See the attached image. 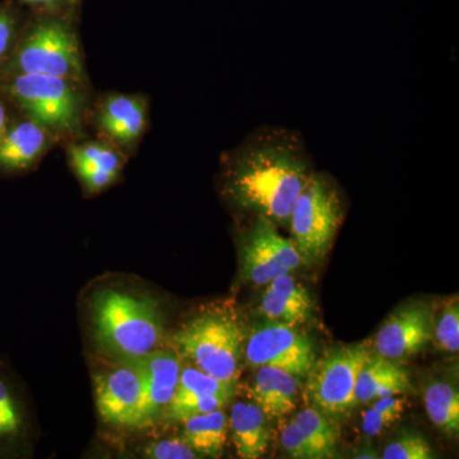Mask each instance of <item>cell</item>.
Segmentation results:
<instances>
[{
  "mask_svg": "<svg viewBox=\"0 0 459 459\" xmlns=\"http://www.w3.org/2000/svg\"><path fill=\"white\" fill-rule=\"evenodd\" d=\"M314 171L301 133L258 126L223 153L222 195L238 210L287 228L292 205Z\"/></svg>",
  "mask_w": 459,
  "mask_h": 459,
  "instance_id": "obj_1",
  "label": "cell"
},
{
  "mask_svg": "<svg viewBox=\"0 0 459 459\" xmlns=\"http://www.w3.org/2000/svg\"><path fill=\"white\" fill-rule=\"evenodd\" d=\"M0 99L48 129L59 146L87 137L90 84L48 74L3 75Z\"/></svg>",
  "mask_w": 459,
  "mask_h": 459,
  "instance_id": "obj_2",
  "label": "cell"
},
{
  "mask_svg": "<svg viewBox=\"0 0 459 459\" xmlns=\"http://www.w3.org/2000/svg\"><path fill=\"white\" fill-rule=\"evenodd\" d=\"M81 18L30 13L3 75L48 74L90 84L80 36Z\"/></svg>",
  "mask_w": 459,
  "mask_h": 459,
  "instance_id": "obj_3",
  "label": "cell"
},
{
  "mask_svg": "<svg viewBox=\"0 0 459 459\" xmlns=\"http://www.w3.org/2000/svg\"><path fill=\"white\" fill-rule=\"evenodd\" d=\"M92 322L100 346L119 359L153 351L164 333L156 300L113 290H105L93 299Z\"/></svg>",
  "mask_w": 459,
  "mask_h": 459,
  "instance_id": "obj_4",
  "label": "cell"
},
{
  "mask_svg": "<svg viewBox=\"0 0 459 459\" xmlns=\"http://www.w3.org/2000/svg\"><path fill=\"white\" fill-rule=\"evenodd\" d=\"M246 331L229 310H208L175 333L179 351L195 368L225 382H238L246 347Z\"/></svg>",
  "mask_w": 459,
  "mask_h": 459,
  "instance_id": "obj_5",
  "label": "cell"
},
{
  "mask_svg": "<svg viewBox=\"0 0 459 459\" xmlns=\"http://www.w3.org/2000/svg\"><path fill=\"white\" fill-rule=\"evenodd\" d=\"M343 217L340 188L329 175L314 171L292 205L287 226L304 261H316L327 255Z\"/></svg>",
  "mask_w": 459,
  "mask_h": 459,
  "instance_id": "obj_6",
  "label": "cell"
},
{
  "mask_svg": "<svg viewBox=\"0 0 459 459\" xmlns=\"http://www.w3.org/2000/svg\"><path fill=\"white\" fill-rule=\"evenodd\" d=\"M371 355L370 347L362 342L338 347L316 360L305 385L312 407L329 418L346 415L355 409L356 380Z\"/></svg>",
  "mask_w": 459,
  "mask_h": 459,
  "instance_id": "obj_7",
  "label": "cell"
},
{
  "mask_svg": "<svg viewBox=\"0 0 459 459\" xmlns=\"http://www.w3.org/2000/svg\"><path fill=\"white\" fill-rule=\"evenodd\" d=\"M150 126V99L144 93L105 92L92 98L87 129L113 143L126 157L137 152Z\"/></svg>",
  "mask_w": 459,
  "mask_h": 459,
  "instance_id": "obj_8",
  "label": "cell"
},
{
  "mask_svg": "<svg viewBox=\"0 0 459 459\" xmlns=\"http://www.w3.org/2000/svg\"><path fill=\"white\" fill-rule=\"evenodd\" d=\"M240 258L241 274L255 285H267L304 261L292 240L281 235L279 226L262 216H253L241 237Z\"/></svg>",
  "mask_w": 459,
  "mask_h": 459,
  "instance_id": "obj_9",
  "label": "cell"
},
{
  "mask_svg": "<svg viewBox=\"0 0 459 459\" xmlns=\"http://www.w3.org/2000/svg\"><path fill=\"white\" fill-rule=\"evenodd\" d=\"M244 358L252 368L273 367L307 377L316 360L309 337L292 325L270 322L247 338Z\"/></svg>",
  "mask_w": 459,
  "mask_h": 459,
  "instance_id": "obj_10",
  "label": "cell"
},
{
  "mask_svg": "<svg viewBox=\"0 0 459 459\" xmlns=\"http://www.w3.org/2000/svg\"><path fill=\"white\" fill-rule=\"evenodd\" d=\"M434 314L424 301L402 305L377 331L376 353L394 361H403L416 355L433 340Z\"/></svg>",
  "mask_w": 459,
  "mask_h": 459,
  "instance_id": "obj_11",
  "label": "cell"
},
{
  "mask_svg": "<svg viewBox=\"0 0 459 459\" xmlns=\"http://www.w3.org/2000/svg\"><path fill=\"white\" fill-rule=\"evenodd\" d=\"M119 367L93 377L100 418L117 428H140L142 380L137 369L120 360Z\"/></svg>",
  "mask_w": 459,
  "mask_h": 459,
  "instance_id": "obj_12",
  "label": "cell"
},
{
  "mask_svg": "<svg viewBox=\"0 0 459 459\" xmlns=\"http://www.w3.org/2000/svg\"><path fill=\"white\" fill-rule=\"evenodd\" d=\"M137 369L142 380L140 428L155 424L174 398L181 373L177 353L153 350L137 358L120 359Z\"/></svg>",
  "mask_w": 459,
  "mask_h": 459,
  "instance_id": "obj_13",
  "label": "cell"
},
{
  "mask_svg": "<svg viewBox=\"0 0 459 459\" xmlns=\"http://www.w3.org/2000/svg\"><path fill=\"white\" fill-rule=\"evenodd\" d=\"M280 440L291 458L331 459L337 455L340 430L329 416L307 407L282 428Z\"/></svg>",
  "mask_w": 459,
  "mask_h": 459,
  "instance_id": "obj_14",
  "label": "cell"
},
{
  "mask_svg": "<svg viewBox=\"0 0 459 459\" xmlns=\"http://www.w3.org/2000/svg\"><path fill=\"white\" fill-rule=\"evenodd\" d=\"M59 143L48 129L14 111L0 138V175L13 177L32 170Z\"/></svg>",
  "mask_w": 459,
  "mask_h": 459,
  "instance_id": "obj_15",
  "label": "cell"
},
{
  "mask_svg": "<svg viewBox=\"0 0 459 459\" xmlns=\"http://www.w3.org/2000/svg\"><path fill=\"white\" fill-rule=\"evenodd\" d=\"M259 312L270 322L296 327L312 316V296L291 274H281L267 283Z\"/></svg>",
  "mask_w": 459,
  "mask_h": 459,
  "instance_id": "obj_16",
  "label": "cell"
},
{
  "mask_svg": "<svg viewBox=\"0 0 459 459\" xmlns=\"http://www.w3.org/2000/svg\"><path fill=\"white\" fill-rule=\"evenodd\" d=\"M411 391L412 385L409 371L400 362L373 353L359 373L353 404L356 407L389 395L407 394Z\"/></svg>",
  "mask_w": 459,
  "mask_h": 459,
  "instance_id": "obj_17",
  "label": "cell"
},
{
  "mask_svg": "<svg viewBox=\"0 0 459 459\" xmlns=\"http://www.w3.org/2000/svg\"><path fill=\"white\" fill-rule=\"evenodd\" d=\"M300 377L273 367L256 368L252 397L268 419L290 415L298 404Z\"/></svg>",
  "mask_w": 459,
  "mask_h": 459,
  "instance_id": "obj_18",
  "label": "cell"
},
{
  "mask_svg": "<svg viewBox=\"0 0 459 459\" xmlns=\"http://www.w3.org/2000/svg\"><path fill=\"white\" fill-rule=\"evenodd\" d=\"M230 429L237 455L244 459L261 458L270 444L268 418L255 402H237L230 413Z\"/></svg>",
  "mask_w": 459,
  "mask_h": 459,
  "instance_id": "obj_19",
  "label": "cell"
},
{
  "mask_svg": "<svg viewBox=\"0 0 459 459\" xmlns=\"http://www.w3.org/2000/svg\"><path fill=\"white\" fill-rule=\"evenodd\" d=\"M181 439L198 455L221 457L228 442L229 422L222 410L184 420Z\"/></svg>",
  "mask_w": 459,
  "mask_h": 459,
  "instance_id": "obj_20",
  "label": "cell"
},
{
  "mask_svg": "<svg viewBox=\"0 0 459 459\" xmlns=\"http://www.w3.org/2000/svg\"><path fill=\"white\" fill-rule=\"evenodd\" d=\"M25 434V406L13 380L0 368V455L16 451Z\"/></svg>",
  "mask_w": 459,
  "mask_h": 459,
  "instance_id": "obj_21",
  "label": "cell"
},
{
  "mask_svg": "<svg viewBox=\"0 0 459 459\" xmlns=\"http://www.w3.org/2000/svg\"><path fill=\"white\" fill-rule=\"evenodd\" d=\"M63 147L65 148L66 159L71 168L86 166L96 170L110 172L117 178L122 174L128 159L119 148L100 137H83L69 142Z\"/></svg>",
  "mask_w": 459,
  "mask_h": 459,
  "instance_id": "obj_22",
  "label": "cell"
},
{
  "mask_svg": "<svg viewBox=\"0 0 459 459\" xmlns=\"http://www.w3.org/2000/svg\"><path fill=\"white\" fill-rule=\"evenodd\" d=\"M424 403L431 422L451 435L459 431V394L455 383L434 379L424 391Z\"/></svg>",
  "mask_w": 459,
  "mask_h": 459,
  "instance_id": "obj_23",
  "label": "cell"
},
{
  "mask_svg": "<svg viewBox=\"0 0 459 459\" xmlns=\"http://www.w3.org/2000/svg\"><path fill=\"white\" fill-rule=\"evenodd\" d=\"M238 382L217 379L198 368L181 369L179 383L172 400L197 397V395H223L232 400L237 392ZM171 400V401H172Z\"/></svg>",
  "mask_w": 459,
  "mask_h": 459,
  "instance_id": "obj_24",
  "label": "cell"
},
{
  "mask_svg": "<svg viewBox=\"0 0 459 459\" xmlns=\"http://www.w3.org/2000/svg\"><path fill=\"white\" fill-rule=\"evenodd\" d=\"M407 401L403 394L389 395L374 401L362 416L361 429L368 437H377L394 427L403 415Z\"/></svg>",
  "mask_w": 459,
  "mask_h": 459,
  "instance_id": "obj_25",
  "label": "cell"
},
{
  "mask_svg": "<svg viewBox=\"0 0 459 459\" xmlns=\"http://www.w3.org/2000/svg\"><path fill=\"white\" fill-rule=\"evenodd\" d=\"M27 16L26 9L0 0V74L16 50Z\"/></svg>",
  "mask_w": 459,
  "mask_h": 459,
  "instance_id": "obj_26",
  "label": "cell"
},
{
  "mask_svg": "<svg viewBox=\"0 0 459 459\" xmlns=\"http://www.w3.org/2000/svg\"><path fill=\"white\" fill-rule=\"evenodd\" d=\"M230 401H231L230 398L223 397V395H197V397L179 398V400L170 402L165 413H168L171 420L183 422L184 420L192 418V416L222 410V407L226 406Z\"/></svg>",
  "mask_w": 459,
  "mask_h": 459,
  "instance_id": "obj_27",
  "label": "cell"
},
{
  "mask_svg": "<svg viewBox=\"0 0 459 459\" xmlns=\"http://www.w3.org/2000/svg\"><path fill=\"white\" fill-rule=\"evenodd\" d=\"M385 459H433V449L427 439L415 431H404L383 452Z\"/></svg>",
  "mask_w": 459,
  "mask_h": 459,
  "instance_id": "obj_28",
  "label": "cell"
},
{
  "mask_svg": "<svg viewBox=\"0 0 459 459\" xmlns=\"http://www.w3.org/2000/svg\"><path fill=\"white\" fill-rule=\"evenodd\" d=\"M435 341L437 346L449 353L459 350V307L458 300L451 301L444 307L437 323H434Z\"/></svg>",
  "mask_w": 459,
  "mask_h": 459,
  "instance_id": "obj_29",
  "label": "cell"
},
{
  "mask_svg": "<svg viewBox=\"0 0 459 459\" xmlns=\"http://www.w3.org/2000/svg\"><path fill=\"white\" fill-rule=\"evenodd\" d=\"M26 9L30 13L57 14V16H82L83 0H7Z\"/></svg>",
  "mask_w": 459,
  "mask_h": 459,
  "instance_id": "obj_30",
  "label": "cell"
},
{
  "mask_svg": "<svg viewBox=\"0 0 459 459\" xmlns=\"http://www.w3.org/2000/svg\"><path fill=\"white\" fill-rule=\"evenodd\" d=\"M147 458L152 459H195L197 453L184 442L181 437L178 439H164L150 444L144 451Z\"/></svg>",
  "mask_w": 459,
  "mask_h": 459,
  "instance_id": "obj_31",
  "label": "cell"
},
{
  "mask_svg": "<svg viewBox=\"0 0 459 459\" xmlns=\"http://www.w3.org/2000/svg\"><path fill=\"white\" fill-rule=\"evenodd\" d=\"M14 117V110L11 107L7 101L0 99V135L4 134L5 131H7L9 123L12 122Z\"/></svg>",
  "mask_w": 459,
  "mask_h": 459,
  "instance_id": "obj_32",
  "label": "cell"
},
{
  "mask_svg": "<svg viewBox=\"0 0 459 459\" xmlns=\"http://www.w3.org/2000/svg\"><path fill=\"white\" fill-rule=\"evenodd\" d=\"M2 137H3V135H0V138H2Z\"/></svg>",
  "mask_w": 459,
  "mask_h": 459,
  "instance_id": "obj_33",
  "label": "cell"
}]
</instances>
